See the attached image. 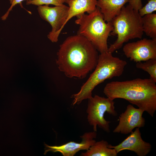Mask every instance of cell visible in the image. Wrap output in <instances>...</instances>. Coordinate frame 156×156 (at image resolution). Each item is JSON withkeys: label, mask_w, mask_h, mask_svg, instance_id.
<instances>
[{"label": "cell", "mask_w": 156, "mask_h": 156, "mask_svg": "<svg viewBox=\"0 0 156 156\" xmlns=\"http://www.w3.org/2000/svg\"><path fill=\"white\" fill-rule=\"evenodd\" d=\"M129 4L131 5L133 8L137 11L142 7L141 0H129Z\"/></svg>", "instance_id": "obj_20"}, {"label": "cell", "mask_w": 156, "mask_h": 156, "mask_svg": "<svg viewBox=\"0 0 156 156\" xmlns=\"http://www.w3.org/2000/svg\"><path fill=\"white\" fill-rule=\"evenodd\" d=\"M67 4L69 9L66 24L74 16L94 11L96 8L97 0H69Z\"/></svg>", "instance_id": "obj_13"}, {"label": "cell", "mask_w": 156, "mask_h": 156, "mask_svg": "<svg viewBox=\"0 0 156 156\" xmlns=\"http://www.w3.org/2000/svg\"><path fill=\"white\" fill-rule=\"evenodd\" d=\"M64 0V1L65 3H67L69 0Z\"/></svg>", "instance_id": "obj_21"}, {"label": "cell", "mask_w": 156, "mask_h": 156, "mask_svg": "<svg viewBox=\"0 0 156 156\" xmlns=\"http://www.w3.org/2000/svg\"><path fill=\"white\" fill-rule=\"evenodd\" d=\"M108 147L114 149L117 154L121 151L128 150L134 152L138 156H146L151 151L152 145L143 140L140 128L137 127L119 144L116 146L109 144Z\"/></svg>", "instance_id": "obj_11"}, {"label": "cell", "mask_w": 156, "mask_h": 156, "mask_svg": "<svg viewBox=\"0 0 156 156\" xmlns=\"http://www.w3.org/2000/svg\"><path fill=\"white\" fill-rule=\"evenodd\" d=\"M97 51L84 37L77 34L69 36L57 52L58 68L68 77L84 78L96 66Z\"/></svg>", "instance_id": "obj_1"}, {"label": "cell", "mask_w": 156, "mask_h": 156, "mask_svg": "<svg viewBox=\"0 0 156 156\" xmlns=\"http://www.w3.org/2000/svg\"><path fill=\"white\" fill-rule=\"evenodd\" d=\"M88 100L86 112L89 124L93 126L95 131L97 132L98 126L105 131L109 133L111 122L106 120L104 116L105 112L114 116H117L114 100L97 95Z\"/></svg>", "instance_id": "obj_6"}, {"label": "cell", "mask_w": 156, "mask_h": 156, "mask_svg": "<svg viewBox=\"0 0 156 156\" xmlns=\"http://www.w3.org/2000/svg\"><path fill=\"white\" fill-rule=\"evenodd\" d=\"M97 136L96 132H87L80 137L82 139L80 143L70 141L64 144L59 146H50L44 144L45 155L49 151L58 152L64 156H73L81 150H87L96 142L94 139Z\"/></svg>", "instance_id": "obj_10"}, {"label": "cell", "mask_w": 156, "mask_h": 156, "mask_svg": "<svg viewBox=\"0 0 156 156\" xmlns=\"http://www.w3.org/2000/svg\"><path fill=\"white\" fill-rule=\"evenodd\" d=\"M144 111L136 108L131 104L127 107L125 111L119 117V123L113 131L114 133L127 134L135 128L144 127L145 120L142 117Z\"/></svg>", "instance_id": "obj_9"}, {"label": "cell", "mask_w": 156, "mask_h": 156, "mask_svg": "<svg viewBox=\"0 0 156 156\" xmlns=\"http://www.w3.org/2000/svg\"><path fill=\"white\" fill-rule=\"evenodd\" d=\"M25 0H9L10 3L11 5L8 9L6 12L3 16L1 18L3 20H5L9 14L10 12L12 10L13 8L17 4H21L22 5V2Z\"/></svg>", "instance_id": "obj_19"}, {"label": "cell", "mask_w": 156, "mask_h": 156, "mask_svg": "<svg viewBox=\"0 0 156 156\" xmlns=\"http://www.w3.org/2000/svg\"><path fill=\"white\" fill-rule=\"evenodd\" d=\"M69 9L68 6L64 4L53 7L43 5L38 6L37 8L40 17L48 22L51 26V30L47 37L53 42H57L59 36L66 24Z\"/></svg>", "instance_id": "obj_7"}, {"label": "cell", "mask_w": 156, "mask_h": 156, "mask_svg": "<svg viewBox=\"0 0 156 156\" xmlns=\"http://www.w3.org/2000/svg\"><path fill=\"white\" fill-rule=\"evenodd\" d=\"M127 64L126 61L113 56L108 51L100 53L94 71L80 91L72 95L73 105L79 104L83 100L91 98L94 89L105 80L120 76Z\"/></svg>", "instance_id": "obj_3"}, {"label": "cell", "mask_w": 156, "mask_h": 156, "mask_svg": "<svg viewBox=\"0 0 156 156\" xmlns=\"http://www.w3.org/2000/svg\"><path fill=\"white\" fill-rule=\"evenodd\" d=\"M124 54L136 62L156 59V39L144 38L129 42L123 47Z\"/></svg>", "instance_id": "obj_8"}, {"label": "cell", "mask_w": 156, "mask_h": 156, "mask_svg": "<svg viewBox=\"0 0 156 156\" xmlns=\"http://www.w3.org/2000/svg\"><path fill=\"white\" fill-rule=\"evenodd\" d=\"M144 62H137L136 67L147 72L150 75V78L156 82V59H151Z\"/></svg>", "instance_id": "obj_16"}, {"label": "cell", "mask_w": 156, "mask_h": 156, "mask_svg": "<svg viewBox=\"0 0 156 156\" xmlns=\"http://www.w3.org/2000/svg\"><path fill=\"white\" fill-rule=\"evenodd\" d=\"M129 0H97L99 8L107 22H110L120 13L122 8Z\"/></svg>", "instance_id": "obj_12"}, {"label": "cell", "mask_w": 156, "mask_h": 156, "mask_svg": "<svg viewBox=\"0 0 156 156\" xmlns=\"http://www.w3.org/2000/svg\"><path fill=\"white\" fill-rule=\"evenodd\" d=\"M75 23L79 25L77 34L90 41L100 53L108 51L107 40L113 27L111 22H107L99 8L92 12L77 16Z\"/></svg>", "instance_id": "obj_5"}, {"label": "cell", "mask_w": 156, "mask_h": 156, "mask_svg": "<svg viewBox=\"0 0 156 156\" xmlns=\"http://www.w3.org/2000/svg\"><path fill=\"white\" fill-rule=\"evenodd\" d=\"M156 11V0H149L148 3L143 7H142L138 11L140 16L144 15L153 13Z\"/></svg>", "instance_id": "obj_18"}, {"label": "cell", "mask_w": 156, "mask_h": 156, "mask_svg": "<svg viewBox=\"0 0 156 156\" xmlns=\"http://www.w3.org/2000/svg\"><path fill=\"white\" fill-rule=\"evenodd\" d=\"M143 32L152 39H156V14H146L142 17Z\"/></svg>", "instance_id": "obj_15"}, {"label": "cell", "mask_w": 156, "mask_h": 156, "mask_svg": "<svg viewBox=\"0 0 156 156\" xmlns=\"http://www.w3.org/2000/svg\"><path fill=\"white\" fill-rule=\"evenodd\" d=\"M156 83L150 78L113 81L106 84L103 92L109 99H125L153 117L156 110Z\"/></svg>", "instance_id": "obj_2"}, {"label": "cell", "mask_w": 156, "mask_h": 156, "mask_svg": "<svg viewBox=\"0 0 156 156\" xmlns=\"http://www.w3.org/2000/svg\"><path fill=\"white\" fill-rule=\"evenodd\" d=\"M111 22L113 28L110 35L116 36L117 38L108 47L107 51L109 53H112L121 48L124 43L130 40L142 37V17L129 4L124 6Z\"/></svg>", "instance_id": "obj_4"}, {"label": "cell", "mask_w": 156, "mask_h": 156, "mask_svg": "<svg viewBox=\"0 0 156 156\" xmlns=\"http://www.w3.org/2000/svg\"><path fill=\"white\" fill-rule=\"evenodd\" d=\"M109 144L102 140L96 142L87 151L81 153V156H116L115 150L108 147Z\"/></svg>", "instance_id": "obj_14"}, {"label": "cell", "mask_w": 156, "mask_h": 156, "mask_svg": "<svg viewBox=\"0 0 156 156\" xmlns=\"http://www.w3.org/2000/svg\"><path fill=\"white\" fill-rule=\"evenodd\" d=\"M64 0H30L26 1L27 5L32 4L38 6L52 5L55 6L62 5L64 3Z\"/></svg>", "instance_id": "obj_17"}]
</instances>
